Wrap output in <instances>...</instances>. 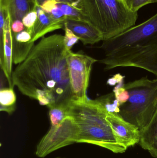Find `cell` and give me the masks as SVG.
<instances>
[{
  "instance_id": "cell-11",
  "label": "cell",
  "mask_w": 157,
  "mask_h": 158,
  "mask_svg": "<svg viewBox=\"0 0 157 158\" xmlns=\"http://www.w3.org/2000/svg\"><path fill=\"white\" fill-rule=\"evenodd\" d=\"M37 0H0V7L9 15L11 24L16 20L22 21L28 13L36 10Z\"/></svg>"
},
{
  "instance_id": "cell-6",
  "label": "cell",
  "mask_w": 157,
  "mask_h": 158,
  "mask_svg": "<svg viewBox=\"0 0 157 158\" xmlns=\"http://www.w3.org/2000/svg\"><path fill=\"white\" fill-rule=\"evenodd\" d=\"M79 135V128L75 121L68 116L59 125L51 126L37 145L36 156L44 158L60 148L77 143Z\"/></svg>"
},
{
  "instance_id": "cell-12",
  "label": "cell",
  "mask_w": 157,
  "mask_h": 158,
  "mask_svg": "<svg viewBox=\"0 0 157 158\" xmlns=\"http://www.w3.org/2000/svg\"><path fill=\"white\" fill-rule=\"evenodd\" d=\"M13 61L15 64H21L27 58L34 46L31 42V34L26 30L18 33L12 32Z\"/></svg>"
},
{
  "instance_id": "cell-14",
  "label": "cell",
  "mask_w": 157,
  "mask_h": 158,
  "mask_svg": "<svg viewBox=\"0 0 157 158\" xmlns=\"http://www.w3.org/2000/svg\"><path fill=\"white\" fill-rule=\"evenodd\" d=\"M139 144L151 156L157 158V108L149 123L140 131Z\"/></svg>"
},
{
  "instance_id": "cell-13",
  "label": "cell",
  "mask_w": 157,
  "mask_h": 158,
  "mask_svg": "<svg viewBox=\"0 0 157 158\" xmlns=\"http://www.w3.org/2000/svg\"><path fill=\"white\" fill-rule=\"evenodd\" d=\"M6 14L4 41V57L2 64L0 66L1 69L8 81L9 87L14 88L12 83V63L13 61V36L11 29V22L9 15Z\"/></svg>"
},
{
  "instance_id": "cell-28",
  "label": "cell",
  "mask_w": 157,
  "mask_h": 158,
  "mask_svg": "<svg viewBox=\"0 0 157 158\" xmlns=\"http://www.w3.org/2000/svg\"><path fill=\"white\" fill-rule=\"evenodd\" d=\"M69 1L71 2H77V1H78V0H69Z\"/></svg>"
},
{
  "instance_id": "cell-17",
  "label": "cell",
  "mask_w": 157,
  "mask_h": 158,
  "mask_svg": "<svg viewBox=\"0 0 157 158\" xmlns=\"http://www.w3.org/2000/svg\"><path fill=\"white\" fill-rule=\"evenodd\" d=\"M59 1L61 0H46L40 6L53 19L65 23L67 18L58 5Z\"/></svg>"
},
{
  "instance_id": "cell-3",
  "label": "cell",
  "mask_w": 157,
  "mask_h": 158,
  "mask_svg": "<svg viewBox=\"0 0 157 158\" xmlns=\"http://www.w3.org/2000/svg\"><path fill=\"white\" fill-rule=\"evenodd\" d=\"M68 116L73 118L79 130L77 143L99 146L116 154L127 150L117 140L106 119L107 112L96 100L73 99L67 107Z\"/></svg>"
},
{
  "instance_id": "cell-1",
  "label": "cell",
  "mask_w": 157,
  "mask_h": 158,
  "mask_svg": "<svg viewBox=\"0 0 157 158\" xmlns=\"http://www.w3.org/2000/svg\"><path fill=\"white\" fill-rule=\"evenodd\" d=\"M64 36L42 37L12 75L13 87L49 109L68 105L73 98Z\"/></svg>"
},
{
  "instance_id": "cell-2",
  "label": "cell",
  "mask_w": 157,
  "mask_h": 158,
  "mask_svg": "<svg viewBox=\"0 0 157 158\" xmlns=\"http://www.w3.org/2000/svg\"><path fill=\"white\" fill-rule=\"evenodd\" d=\"M104 57L99 60L105 70L135 67L157 76V16L102 41Z\"/></svg>"
},
{
  "instance_id": "cell-30",
  "label": "cell",
  "mask_w": 157,
  "mask_h": 158,
  "mask_svg": "<svg viewBox=\"0 0 157 158\" xmlns=\"http://www.w3.org/2000/svg\"><path fill=\"white\" fill-rule=\"evenodd\" d=\"M55 158H61V157H57Z\"/></svg>"
},
{
  "instance_id": "cell-18",
  "label": "cell",
  "mask_w": 157,
  "mask_h": 158,
  "mask_svg": "<svg viewBox=\"0 0 157 158\" xmlns=\"http://www.w3.org/2000/svg\"><path fill=\"white\" fill-rule=\"evenodd\" d=\"M58 4L67 19L88 21L85 16L80 9L74 5L73 2L59 1Z\"/></svg>"
},
{
  "instance_id": "cell-24",
  "label": "cell",
  "mask_w": 157,
  "mask_h": 158,
  "mask_svg": "<svg viewBox=\"0 0 157 158\" xmlns=\"http://www.w3.org/2000/svg\"><path fill=\"white\" fill-rule=\"evenodd\" d=\"M37 19V14L36 10L28 13L22 19V21L26 30L31 34L32 28Z\"/></svg>"
},
{
  "instance_id": "cell-16",
  "label": "cell",
  "mask_w": 157,
  "mask_h": 158,
  "mask_svg": "<svg viewBox=\"0 0 157 158\" xmlns=\"http://www.w3.org/2000/svg\"><path fill=\"white\" fill-rule=\"evenodd\" d=\"M96 100L104 108L107 113H120L121 105L113 92L101 96Z\"/></svg>"
},
{
  "instance_id": "cell-25",
  "label": "cell",
  "mask_w": 157,
  "mask_h": 158,
  "mask_svg": "<svg viewBox=\"0 0 157 158\" xmlns=\"http://www.w3.org/2000/svg\"><path fill=\"white\" fill-rule=\"evenodd\" d=\"M125 77V76H123L120 73H118L108 79L107 84L110 86H114L118 84L124 82Z\"/></svg>"
},
{
  "instance_id": "cell-15",
  "label": "cell",
  "mask_w": 157,
  "mask_h": 158,
  "mask_svg": "<svg viewBox=\"0 0 157 158\" xmlns=\"http://www.w3.org/2000/svg\"><path fill=\"white\" fill-rule=\"evenodd\" d=\"M16 96L13 88H1L0 90V110L9 115L15 110Z\"/></svg>"
},
{
  "instance_id": "cell-20",
  "label": "cell",
  "mask_w": 157,
  "mask_h": 158,
  "mask_svg": "<svg viewBox=\"0 0 157 158\" xmlns=\"http://www.w3.org/2000/svg\"><path fill=\"white\" fill-rule=\"evenodd\" d=\"M124 82L118 84L112 90L116 99L119 101L121 106L127 102L130 98L129 92L124 87Z\"/></svg>"
},
{
  "instance_id": "cell-21",
  "label": "cell",
  "mask_w": 157,
  "mask_h": 158,
  "mask_svg": "<svg viewBox=\"0 0 157 158\" xmlns=\"http://www.w3.org/2000/svg\"><path fill=\"white\" fill-rule=\"evenodd\" d=\"M5 22V12L2 8L0 7V66L2 64L3 62Z\"/></svg>"
},
{
  "instance_id": "cell-22",
  "label": "cell",
  "mask_w": 157,
  "mask_h": 158,
  "mask_svg": "<svg viewBox=\"0 0 157 158\" xmlns=\"http://www.w3.org/2000/svg\"><path fill=\"white\" fill-rule=\"evenodd\" d=\"M65 35L64 42L65 45L68 51H71L73 46L78 42L79 38L66 26L64 25Z\"/></svg>"
},
{
  "instance_id": "cell-9",
  "label": "cell",
  "mask_w": 157,
  "mask_h": 158,
  "mask_svg": "<svg viewBox=\"0 0 157 158\" xmlns=\"http://www.w3.org/2000/svg\"><path fill=\"white\" fill-rule=\"evenodd\" d=\"M84 45L94 44L103 41L101 33L88 21L67 19L64 23Z\"/></svg>"
},
{
  "instance_id": "cell-10",
  "label": "cell",
  "mask_w": 157,
  "mask_h": 158,
  "mask_svg": "<svg viewBox=\"0 0 157 158\" xmlns=\"http://www.w3.org/2000/svg\"><path fill=\"white\" fill-rule=\"evenodd\" d=\"M37 19L31 30V42H34L49 32L60 29L64 26V22L53 19L40 6L36 7Z\"/></svg>"
},
{
  "instance_id": "cell-27",
  "label": "cell",
  "mask_w": 157,
  "mask_h": 158,
  "mask_svg": "<svg viewBox=\"0 0 157 158\" xmlns=\"http://www.w3.org/2000/svg\"><path fill=\"white\" fill-rule=\"evenodd\" d=\"M37 2L38 5L41 6L46 1V0H37ZM61 1H63V2H71L69 1V0H61Z\"/></svg>"
},
{
  "instance_id": "cell-23",
  "label": "cell",
  "mask_w": 157,
  "mask_h": 158,
  "mask_svg": "<svg viewBox=\"0 0 157 158\" xmlns=\"http://www.w3.org/2000/svg\"><path fill=\"white\" fill-rule=\"evenodd\" d=\"M157 2V0H126L127 7L133 12H138V10L145 6Z\"/></svg>"
},
{
  "instance_id": "cell-19",
  "label": "cell",
  "mask_w": 157,
  "mask_h": 158,
  "mask_svg": "<svg viewBox=\"0 0 157 158\" xmlns=\"http://www.w3.org/2000/svg\"><path fill=\"white\" fill-rule=\"evenodd\" d=\"M68 105H59L49 109V115L51 126L59 125L68 117Z\"/></svg>"
},
{
  "instance_id": "cell-4",
  "label": "cell",
  "mask_w": 157,
  "mask_h": 158,
  "mask_svg": "<svg viewBox=\"0 0 157 158\" xmlns=\"http://www.w3.org/2000/svg\"><path fill=\"white\" fill-rule=\"evenodd\" d=\"M73 4L101 33L103 41L135 26L138 18V12L130 10L121 0H78Z\"/></svg>"
},
{
  "instance_id": "cell-5",
  "label": "cell",
  "mask_w": 157,
  "mask_h": 158,
  "mask_svg": "<svg viewBox=\"0 0 157 158\" xmlns=\"http://www.w3.org/2000/svg\"><path fill=\"white\" fill-rule=\"evenodd\" d=\"M130 98L120 106L119 115L137 127L144 128L152 119L157 108V79L147 77L124 84Z\"/></svg>"
},
{
  "instance_id": "cell-8",
  "label": "cell",
  "mask_w": 157,
  "mask_h": 158,
  "mask_svg": "<svg viewBox=\"0 0 157 158\" xmlns=\"http://www.w3.org/2000/svg\"><path fill=\"white\" fill-rule=\"evenodd\" d=\"M106 119L117 140L126 148L139 143L141 133L137 127L116 113H107Z\"/></svg>"
},
{
  "instance_id": "cell-26",
  "label": "cell",
  "mask_w": 157,
  "mask_h": 158,
  "mask_svg": "<svg viewBox=\"0 0 157 158\" xmlns=\"http://www.w3.org/2000/svg\"><path fill=\"white\" fill-rule=\"evenodd\" d=\"M11 29L14 33H18L26 29V27L21 20H16L11 24Z\"/></svg>"
},
{
  "instance_id": "cell-7",
  "label": "cell",
  "mask_w": 157,
  "mask_h": 158,
  "mask_svg": "<svg viewBox=\"0 0 157 158\" xmlns=\"http://www.w3.org/2000/svg\"><path fill=\"white\" fill-rule=\"evenodd\" d=\"M98 60L83 53L71 51L67 56L68 69L73 99L85 101L90 73Z\"/></svg>"
},
{
  "instance_id": "cell-29",
  "label": "cell",
  "mask_w": 157,
  "mask_h": 158,
  "mask_svg": "<svg viewBox=\"0 0 157 158\" xmlns=\"http://www.w3.org/2000/svg\"><path fill=\"white\" fill-rule=\"evenodd\" d=\"M121 1H123V2H125V1H126V0H121Z\"/></svg>"
}]
</instances>
